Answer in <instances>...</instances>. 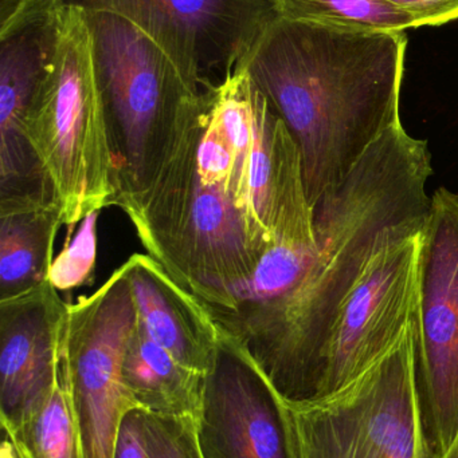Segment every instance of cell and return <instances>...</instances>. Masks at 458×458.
Masks as SVG:
<instances>
[{
  "label": "cell",
  "mask_w": 458,
  "mask_h": 458,
  "mask_svg": "<svg viewBox=\"0 0 458 458\" xmlns=\"http://www.w3.org/2000/svg\"><path fill=\"white\" fill-rule=\"evenodd\" d=\"M204 377L180 365L137 322L123 363V381L134 409L164 417L196 419Z\"/></svg>",
  "instance_id": "16"
},
{
  "label": "cell",
  "mask_w": 458,
  "mask_h": 458,
  "mask_svg": "<svg viewBox=\"0 0 458 458\" xmlns=\"http://www.w3.org/2000/svg\"><path fill=\"white\" fill-rule=\"evenodd\" d=\"M195 419L202 458H303L295 411L220 327Z\"/></svg>",
  "instance_id": "10"
},
{
  "label": "cell",
  "mask_w": 458,
  "mask_h": 458,
  "mask_svg": "<svg viewBox=\"0 0 458 458\" xmlns=\"http://www.w3.org/2000/svg\"><path fill=\"white\" fill-rule=\"evenodd\" d=\"M290 21L359 31H405L417 27L409 13L385 0H274Z\"/></svg>",
  "instance_id": "18"
},
{
  "label": "cell",
  "mask_w": 458,
  "mask_h": 458,
  "mask_svg": "<svg viewBox=\"0 0 458 458\" xmlns=\"http://www.w3.org/2000/svg\"><path fill=\"white\" fill-rule=\"evenodd\" d=\"M116 13L160 46L196 90L220 85L279 16L274 0H56Z\"/></svg>",
  "instance_id": "9"
},
{
  "label": "cell",
  "mask_w": 458,
  "mask_h": 458,
  "mask_svg": "<svg viewBox=\"0 0 458 458\" xmlns=\"http://www.w3.org/2000/svg\"><path fill=\"white\" fill-rule=\"evenodd\" d=\"M124 266L140 320L151 338L180 365L206 376L214 363L220 339L209 310L152 256L134 253Z\"/></svg>",
  "instance_id": "14"
},
{
  "label": "cell",
  "mask_w": 458,
  "mask_h": 458,
  "mask_svg": "<svg viewBox=\"0 0 458 458\" xmlns=\"http://www.w3.org/2000/svg\"><path fill=\"white\" fill-rule=\"evenodd\" d=\"M409 13L419 26H438L458 19V0H385Z\"/></svg>",
  "instance_id": "21"
},
{
  "label": "cell",
  "mask_w": 458,
  "mask_h": 458,
  "mask_svg": "<svg viewBox=\"0 0 458 458\" xmlns=\"http://www.w3.org/2000/svg\"><path fill=\"white\" fill-rule=\"evenodd\" d=\"M64 8L58 55L30 114L29 140L65 225L72 228L113 206L116 190L91 35L82 11Z\"/></svg>",
  "instance_id": "5"
},
{
  "label": "cell",
  "mask_w": 458,
  "mask_h": 458,
  "mask_svg": "<svg viewBox=\"0 0 458 458\" xmlns=\"http://www.w3.org/2000/svg\"><path fill=\"white\" fill-rule=\"evenodd\" d=\"M422 233L385 244L347 296L328 344L322 398L365 373L416 320Z\"/></svg>",
  "instance_id": "11"
},
{
  "label": "cell",
  "mask_w": 458,
  "mask_h": 458,
  "mask_svg": "<svg viewBox=\"0 0 458 458\" xmlns=\"http://www.w3.org/2000/svg\"><path fill=\"white\" fill-rule=\"evenodd\" d=\"M16 458H86L64 374L50 400L13 430H3Z\"/></svg>",
  "instance_id": "17"
},
{
  "label": "cell",
  "mask_w": 458,
  "mask_h": 458,
  "mask_svg": "<svg viewBox=\"0 0 458 458\" xmlns=\"http://www.w3.org/2000/svg\"><path fill=\"white\" fill-rule=\"evenodd\" d=\"M97 217L99 212H94L83 219L72 245L54 259L48 280L56 290H70L91 279L96 264Z\"/></svg>",
  "instance_id": "20"
},
{
  "label": "cell",
  "mask_w": 458,
  "mask_h": 458,
  "mask_svg": "<svg viewBox=\"0 0 458 458\" xmlns=\"http://www.w3.org/2000/svg\"><path fill=\"white\" fill-rule=\"evenodd\" d=\"M292 408L303 458H432L417 394L413 323L343 389Z\"/></svg>",
  "instance_id": "6"
},
{
  "label": "cell",
  "mask_w": 458,
  "mask_h": 458,
  "mask_svg": "<svg viewBox=\"0 0 458 458\" xmlns=\"http://www.w3.org/2000/svg\"><path fill=\"white\" fill-rule=\"evenodd\" d=\"M62 225L61 207L53 199H0V301L48 280Z\"/></svg>",
  "instance_id": "15"
},
{
  "label": "cell",
  "mask_w": 458,
  "mask_h": 458,
  "mask_svg": "<svg viewBox=\"0 0 458 458\" xmlns=\"http://www.w3.org/2000/svg\"><path fill=\"white\" fill-rule=\"evenodd\" d=\"M292 136L246 74L206 89L152 184L118 208L148 255L209 309L226 307L273 242Z\"/></svg>",
  "instance_id": "2"
},
{
  "label": "cell",
  "mask_w": 458,
  "mask_h": 458,
  "mask_svg": "<svg viewBox=\"0 0 458 458\" xmlns=\"http://www.w3.org/2000/svg\"><path fill=\"white\" fill-rule=\"evenodd\" d=\"M432 156L402 123L314 207L315 232L274 234L230 304L209 310L290 405L323 395L336 318L376 252L424 231Z\"/></svg>",
  "instance_id": "1"
},
{
  "label": "cell",
  "mask_w": 458,
  "mask_h": 458,
  "mask_svg": "<svg viewBox=\"0 0 458 458\" xmlns=\"http://www.w3.org/2000/svg\"><path fill=\"white\" fill-rule=\"evenodd\" d=\"M67 303L46 280L0 301V419L13 430L50 400L61 374Z\"/></svg>",
  "instance_id": "13"
},
{
  "label": "cell",
  "mask_w": 458,
  "mask_h": 458,
  "mask_svg": "<svg viewBox=\"0 0 458 458\" xmlns=\"http://www.w3.org/2000/svg\"><path fill=\"white\" fill-rule=\"evenodd\" d=\"M405 31H359L277 16L237 69L300 150L312 209L400 125Z\"/></svg>",
  "instance_id": "3"
},
{
  "label": "cell",
  "mask_w": 458,
  "mask_h": 458,
  "mask_svg": "<svg viewBox=\"0 0 458 458\" xmlns=\"http://www.w3.org/2000/svg\"><path fill=\"white\" fill-rule=\"evenodd\" d=\"M443 458H458V433L456 440L454 441V444H452L451 448H449V451L446 452L445 456Z\"/></svg>",
  "instance_id": "24"
},
{
  "label": "cell",
  "mask_w": 458,
  "mask_h": 458,
  "mask_svg": "<svg viewBox=\"0 0 458 458\" xmlns=\"http://www.w3.org/2000/svg\"><path fill=\"white\" fill-rule=\"evenodd\" d=\"M137 322L124 264L96 293L67 304L61 370L86 458H113L121 420L134 409L124 387L123 363Z\"/></svg>",
  "instance_id": "7"
},
{
  "label": "cell",
  "mask_w": 458,
  "mask_h": 458,
  "mask_svg": "<svg viewBox=\"0 0 458 458\" xmlns=\"http://www.w3.org/2000/svg\"><path fill=\"white\" fill-rule=\"evenodd\" d=\"M113 158V206L150 188L203 91L136 26L105 11H82Z\"/></svg>",
  "instance_id": "4"
},
{
  "label": "cell",
  "mask_w": 458,
  "mask_h": 458,
  "mask_svg": "<svg viewBox=\"0 0 458 458\" xmlns=\"http://www.w3.org/2000/svg\"><path fill=\"white\" fill-rule=\"evenodd\" d=\"M413 328L422 427L432 458H443L458 433V193L446 188L430 198Z\"/></svg>",
  "instance_id": "8"
},
{
  "label": "cell",
  "mask_w": 458,
  "mask_h": 458,
  "mask_svg": "<svg viewBox=\"0 0 458 458\" xmlns=\"http://www.w3.org/2000/svg\"><path fill=\"white\" fill-rule=\"evenodd\" d=\"M2 458H16L15 451H13L10 440H8V437H5V436L2 445Z\"/></svg>",
  "instance_id": "23"
},
{
  "label": "cell",
  "mask_w": 458,
  "mask_h": 458,
  "mask_svg": "<svg viewBox=\"0 0 458 458\" xmlns=\"http://www.w3.org/2000/svg\"><path fill=\"white\" fill-rule=\"evenodd\" d=\"M65 8L56 0H2L0 10V187L42 182L29 120L58 55Z\"/></svg>",
  "instance_id": "12"
},
{
  "label": "cell",
  "mask_w": 458,
  "mask_h": 458,
  "mask_svg": "<svg viewBox=\"0 0 458 458\" xmlns=\"http://www.w3.org/2000/svg\"><path fill=\"white\" fill-rule=\"evenodd\" d=\"M142 429L150 458H202L195 419L164 417L142 411Z\"/></svg>",
  "instance_id": "19"
},
{
  "label": "cell",
  "mask_w": 458,
  "mask_h": 458,
  "mask_svg": "<svg viewBox=\"0 0 458 458\" xmlns=\"http://www.w3.org/2000/svg\"><path fill=\"white\" fill-rule=\"evenodd\" d=\"M113 458H150L143 437L140 409H131L121 420Z\"/></svg>",
  "instance_id": "22"
}]
</instances>
